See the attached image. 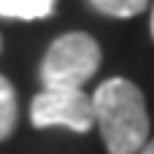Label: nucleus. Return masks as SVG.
<instances>
[{"instance_id":"nucleus-9","label":"nucleus","mask_w":154,"mask_h":154,"mask_svg":"<svg viewBox=\"0 0 154 154\" xmlns=\"http://www.w3.org/2000/svg\"><path fill=\"white\" fill-rule=\"evenodd\" d=\"M0 49H3V38H0Z\"/></svg>"},{"instance_id":"nucleus-8","label":"nucleus","mask_w":154,"mask_h":154,"mask_svg":"<svg viewBox=\"0 0 154 154\" xmlns=\"http://www.w3.org/2000/svg\"><path fill=\"white\" fill-rule=\"evenodd\" d=\"M149 27H152V38H154V5H152V24Z\"/></svg>"},{"instance_id":"nucleus-4","label":"nucleus","mask_w":154,"mask_h":154,"mask_svg":"<svg viewBox=\"0 0 154 154\" xmlns=\"http://www.w3.org/2000/svg\"><path fill=\"white\" fill-rule=\"evenodd\" d=\"M57 0H0V16L5 19H46L54 14Z\"/></svg>"},{"instance_id":"nucleus-3","label":"nucleus","mask_w":154,"mask_h":154,"mask_svg":"<svg viewBox=\"0 0 154 154\" xmlns=\"http://www.w3.org/2000/svg\"><path fill=\"white\" fill-rule=\"evenodd\" d=\"M30 122L38 130L68 127L84 135L95 125L92 95H87L84 89H43L30 103Z\"/></svg>"},{"instance_id":"nucleus-7","label":"nucleus","mask_w":154,"mask_h":154,"mask_svg":"<svg viewBox=\"0 0 154 154\" xmlns=\"http://www.w3.org/2000/svg\"><path fill=\"white\" fill-rule=\"evenodd\" d=\"M141 154H154V138L146 143V146H143V152H141Z\"/></svg>"},{"instance_id":"nucleus-6","label":"nucleus","mask_w":154,"mask_h":154,"mask_svg":"<svg viewBox=\"0 0 154 154\" xmlns=\"http://www.w3.org/2000/svg\"><path fill=\"white\" fill-rule=\"evenodd\" d=\"M95 5V11L106 14V16H114V19H130V16H138L141 11H146L149 0H89Z\"/></svg>"},{"instance_id":"nucleus-2","label":"nucleus","mask_w":154,"mask_h":154,"mask_svg":"<svg viewBox=\"0 0 154 154\" xmlns=\"http://www.w3.org/2000/svg\"><path fill=\"white\" fill-rule=\"evenodd\" d=\"M100 46L89 32H65L43 54V89H81L100 68Z\"/></svg>"},{"instance_id":"nucleus-1","label":"nucleus","mask_w":154,"mask_h":154,"mask_svg":"<svg viewBox=\"0 0 154 154\" xmlns=\"http://www.w3.org/2000/svg\"><path fill=\"white\" fill-rule=\"evenodd\" d=\"M95 122L108 154H141L149 143V114L143 92L127 79H108L92 92Z\"/></svg>"},{"instance_id":"nucleus-5","label":"nucleus","mask_w":154,"mask_h":154,"mask_svg":"<svg viewBox=\"0 0 154 154\" xmlns=\"http://www.w3.org/2000/svg\"><path fill=\"white\" fill-rule=\"evenodd\" d=\"M16 119H19V103H16V92L11 87V81L5 76H0V143L8 141L16 130Z\"/></svg>"}]
</instances>
